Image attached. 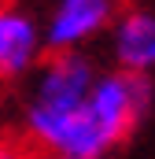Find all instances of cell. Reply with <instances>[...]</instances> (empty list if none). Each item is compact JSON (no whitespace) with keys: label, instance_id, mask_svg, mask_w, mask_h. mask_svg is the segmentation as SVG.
Instances as JSON below:
<instances>
[{"label":"cell","instance_id":"cell-3","mask_svg":"<svg viewBox=\"0 0 155 159\" xmlns=\"http://www.w3.org/2000/svg\"><path fill=\"white\" fill-rule=\"evenodd\" d=\"M118 19V0H52L44 15L48 52H85Z\"/></svg>","mask_w":155,"mask_h":159},{"label":"cell","instance_id":"cell-6","mask_svg":"<svg viewBox=\"0 0 155 159\" xmlns=\"http://www.w3.org/2000/svg\"><path fill=\"white\" fill-rule=\"evenodd\" d=\"M0 159H26V156H22L15 144H4V141H0Z\"/></svg>","mask_w":155,"mask_h":159},{"label":"cell","instance_id":"cell-1","mask_svg":"<svg viewBox=\"0 0 155 159\" xmlns=\"http://www.w3.org/2000/svg\"><path fill=\"white\" fill-rule=\"evenodd\" d=\"M155 107L152 74L129 70H100L89 96L67 119H59L33 148L52 159H107L126 137L140 129Z\"/></svg>","mask_w":155,"mask_h":159},{"label":"cell","instance_id":"cell-2","mask_svg":"<svg viewBox=\"0 0 155 159\" xmlns=\"http://www.w3.org/2000/svg\"><path fill=\"white\" fill-rule=\"evenodd\" d=\"M100 70L104 67H96V59L85 52H52L48 59H41L37 70L26 81L22 107H19V122H22L26 141L37 144L59 119H67L89 96Z\"/></svg>","mask_w":155,"mask_h":159},{"label":"cell","instance_id":"cell-7","mask_svg":"<svg viewBox=\"0 0 155 159\" xmlns=\"http://www.w3.org/2000/svg\"><path fill=\"white\" fill-rule=\"evenodd\" d=\"M0 141H4V111H0Z\"/></svg>","mask_w":155,"mask_h":159},{"label":"cell","instance_id":"cell-8","mask_svg":"<svg viewBox=\"0 0 155 159\" xmlns=\"http://www.w3.org/2000/svg\"><path fill=\"white\" fill-rule=\"evenodd\" d=\"M44 159H52V156H44Z\"/></svg>","mask_w":155,"mask_h":159},{"label":"cell","instance_id":"cell-4","mask_svg":"<svg viewBox=\"0 0 155 159\" xmlns=\"http://www.w3.org/2000/svg\"><path fill=\"white\" fill-rule=\"evenodd\" d=\"M41 52H44V26L26 7L0 4V85L30 78L41 63Z\"/></svg>","mask_w":155,"mask_h":159},{"label":"cell","instance_id":"cell-5","mask_svg":"<svg viewBox=\"0 0 155 159\" xmlns=\"http://www.w3.org/2000/svg\"><path fill=\"white\" fill-rule=\"evenodd\" d=\"M107 52L118 70L155 74V11L126 7L107 30Z\"/></svg>","mask_w":155,"mask_h":159}]
</instances>
